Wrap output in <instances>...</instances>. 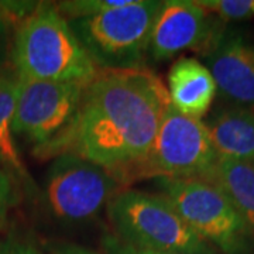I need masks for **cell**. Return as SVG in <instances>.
<instances>
[{"mask_svg":"<svg viewBox=\"0 0 254 254\" xmlns=\"http://www.w3.org/2000/svg\"><path fill=\"white\" fill-rule=\"evenodd\" d=\"M157 188L185 223L219 253H254V232L215 184L200 178L157 180Z\"/></svg>","mask_w":254,"mask_h":254,"instance_id":"8992f818","label":"cell"},{"mask_svg":"<svg viewBox=\"0 0 254 254\" xmlns=\"http://www.w3.org/2000/svg\"><path fill=\"white\" fill-rule=\"evenodd\" d=\"M122 187L109 170L75 154L54 158L46 181V200L55 218L64 222H86L108 208Z\"/></svg>","mask_w":254,"mask_h":254,"instance_id":"52a82bcc","label":"cell"},{"mask_svg":"<svg viewBox=\"0 0 254 254\" xmlns=\"http://www.w3.org/2000/svg\"><path fill=\"white\" fill-rule=\"evenodd\" d=\"M203 123L218 157L254 164V109L233 105Z\"/></svg>","mask_w":254,"mask_h":254,"instance_id":"7c38bea8","label":"cell"},{"mask_svg":"<svg viewBox=\"0 0 254 254\" xmlns=\"http://www.w3.org/2000/svg\"><path fill=\"white\" fill-rule=\"evenodd\" d=\"M198 3L225 23L254 18V0H198Z\"/></svg>","mask_w":254,"mask_h":254,"instance_id":"9a60e30c","label":"cell"},{"mask_svg":"<svg viewBox=\"0 0 254 254\" xmlns=\"http://www.w3.org/2000/svg\"><path fill=\"white\" fill-rule=\"evenodd\" d=\"M17 86L16 72H0V164L30 181V175L18 154L13 131Z\"/></svg>","mask_w":254,"mask_h":254,"instance_id":"5bb4252c","label":"cell"},{"mask_svg":"<svg viewBox=\"0 0 254 254\" xmlns=\"http://www.w3.org/2000/svg\"><path fill=\"white\" fill-rule=\"evenodd\" d=\"M203 120L190 118L170 103L143 158L115 174L123 188L143 180H206L218 161Z\"/></svg>","mask_w":254,"mask_h":254,"instance_id":"3957f363","label":"cell"},{"mask_svg":"<svg viewBox=\"0 0 254 254\" xmlns=\"http://www.w3.org/2000/svg\"><path fill=\"white\" fill-rule=\"evenodd\" d=\"M167 91L170 103L178 112L202 120L212 108L218 89L205 64L196 58L181 57L168 71Z\"/></svg>","mask_w":254,"mask_h":254,"instance_id":"8fae6325","label":"cell"},{"mask_svg":"<svg viewBox=\"0 0 254 254\" xmlns=\"http://www.w3.org/2000/svg\"><path fill=\"white\" fill-rule=\"evenodd\" d=\"M226 23L203 9L198 0H164L150 38L148 55L165 61L182 51L203 57L213 48Z\"/></svg>","mask_w":254,"mask_h":254,"instance_id":"9c48e42d","label":"cell"},{"mask_svg":"<svg viewBox=\"0 0 254 254\" xmlns=\"http://www.w3.org/2000/svg\"><path fill=\"white\" fill-rule=\"evenodd\" d=\"M168 106L167 85L144 66L98 69L83 86L71 125L34 154H75L115 175L144 157Z\"/></svg>","mask_w":254,"mask_h":254,"instance_id":"6da1fadb","label":"cell"},{"mask_svg":"<svg viewBox=\"0 0 254 254\" xmlns=\"http://www.w3.org/2000/svg\"><path fill=\"white\" fill-rule=\"evenodd\" d=\"M0 254H40L38 249L26 239L9 236L0 243Z\"/></svg>","mask_w":254,"mask_h":254,"instance_id":"d6986e66","label":"cell"},{"mask_svg":"<svg viewBox=\"0 0 254 254\" xmlns=\"http://www.w3.org/2000/svg\"><path fill=\"white\" fill-rule=\"evenodd\" d=\"M14 203V188L10 175L0 165V226L6 220L10 208Z\"/></svg>","mask_w":254,"mask_h":254,"instance_id":"ac0fdd59","label":"cell"},{"mask_svg":"<svg viewBox=\"0 0 254 254\" xmlns=\"http://www.w3.org/2000/svg\"><path fill=\"white\" fill-rule=\"evenodd\" d=\"M7 21H4V20H1L0 18V50H1V47L4 44V38H6V28H7Z\"/></svg>","mask_w":254,"mask_h":254,"instance_id":"44dd1931","label":"cell"},{"mask_svg":"<svg viewBox=\"0 0 254 254\" xmlns=\"http://www.w3.org/2000/svg\"><path fill=\"white\" fill-rule=\"evenodd\" d=\"M50 252L51 254H100L83 246L66 243V242H58V243L50 245Z\"/></svg>","mask_w":254,"mask_h":254,"instance_id":"ffe728a7","label":"cell"},{"mask_svg":"<svg viewBox=\"0 0 254 254\" xmlns=\"http://www.w3.org/2000/svg\"><path fill=\"white\" fill-rule=\"evenodd\" d=\"M131 0H71L57 3V9L66 20L91 17L128 4Z\"/></svg>","mask_w":254,"mask_h":254,"instance_id":"2e32d148","label":"cell"},{"mask_svg":"<svg viewBox=\"0 0 254 254\" xmlns=\"http://www.w3.org/2000/svg\"><path fill=\"white\" fill-rule=\"evenodd\" d=\"M100 245L103 249V254H174L140 249V247L128 245L126 242L120 240L116 235H112V233H106L102 237Z\"/></svg>","mask_w":254,"mask_h":254,"instance_id":"e0dca14e","label":"cell"},{"mask_svg":"<svg viewBox=\"0 0 254 254\" xmlns=\"http://www.w3.org/2000/svg\"><path fill=\"white\" fill-rule=\"evenodd\" d=\"M216 89L235 106L254 109V43L245 33L225 28L205 55Z\"/></svg>","mask_w":254,"mask_h":254,"instance_id":"30bf717a","label":"cell"},{"mask_svg":"<svg viewBox=\"0 0 254 254\" xmlns=\"http://www.w3.org/2000/svg\"><path fill=\"white\" fill-rule=\"evenodd\" d=\"M163 0H131L98 16L68 20L99 69L143 68Z\"/></svg>","mask_w":254,"mask_h":254,"instance_id":"5b68a950","label":"cell"},{"mask_svg":"<svg viewBox=\"0 0 254 254\" xmlns=\"http://www.w3.org/2000/svg\"><path fill=\"white\" fill-rule=\"evenodd\" d=\"M13 63L18 78L79 85L99 69L54 3H37L18 23Z\"/></svg>","mask_w":254,"mask_h":254,"instance_id":"7a4b0ae2","label":"cell"},{"mask_svg":"<svg viewBox=\"0 0 254 254\" xmlns=\"http://www.w3.org/2000/svg\"><path fill=\"white\" fill-rule=\"evenodd\" d=\"M115 235L140 249L174 254H219L160 193L122 190L108 205Z\"/></svg>","mask_w":254,"mask_h":254,"instance_id":"277c9868","label":"cell"},{"mask_svg":"<svg viewBox=\"0 0 254 254\" xmlns=\"http://www.w3.org/2000/svg\"><path fill=\"white\" fill-rule=\"evenodd\" d=\"M206 181L226 195L254 232V164L219 157Z\"/></svg>","mask_w":254,"mask_h":254,"instance_id":"4fadbf2b","label":"cell"},{"mask_svg":"<svg viewBox=\"0 0 254 254\" xmlns=\"http://www.w3.org/2000/svg\"><path fill=\"white\" fill-rule=\"evenodd\" d=\"M14 136L33 143L34 150L50 144L71 125L85 85L18 78Z\"/></svg>","mask_w":254,"mask_h":254,"instance_id":"ba28073f","label":"cell"}]
</instances>
